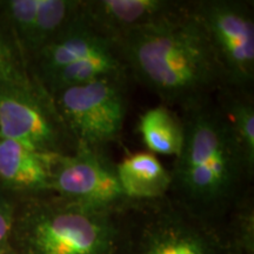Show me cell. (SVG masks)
<instances>
[{
  "instance_id": "obj_13",
  "label": "cell",
  "mask_w": 254,
  "mask_h": 254,
  "mask_svg": "<svg viewBox=\"0 0 254 254\" xmlns=\"http://www.w3.org/2000/svg\"><path fill=\"white\" fill-rule=\"evenodd\" d=\"M124 195L129 201H151L168 195L171 173L150 152L127 154L116 164Z\"/></svg>"
},
{
  "instance_id": "obj_8",
  "label": "cell",
  "mask_w": 254,
  "mask_h": 254,
  "mask_svg": "<svg viewBox=\"0 0 254 254\" xmlns=\"http://www.w3.org/2000/svg\"><path fill=\"white\" fill-rule=\"evenodd\" d=\"M50 193L64 199L109 209H126L116 164L105 150L78 145L71 154H55Z\"/></svg>"
},
{
  "instance_id": "obj_15",
  "label": "cell",
  "mask_w": 254,
  "mask_h": 254,
  "mask_svg": "<svg viewBox=\"0 0 254 254\" xmlns=\"http://www.w3.org/2000/svg\"><path fill=\"white\" fill-rule=\"evenodd\" d=\"M138 132L141 140L152 154L177 157L184 140L182 118L166 105L146 110L139 117Z\"/></svg>"
},
{
  "instance_id": "obj_9",
  "label": "cell",
  "mask_w": 254,
  "mask_h": 254,
  "mask_svg": "<svg viewBox=\"0 0 254 254\" xmlns=\"http://www.w3.org/2000/svg\"><path fill=\"white\" fill-rule=\"evenodd\" d=\"M177 0H80L79 18L100 37L116 44L129 32L179 11Z\"/></svg>"
},
{
  "instance_id": "obj_14",
  "label": "cell",
  "mask_w": 254,
  "mask_h": 254,
  "mask_svg": "<svg viewBox=\"0 0 254 254\" xmlns=\"http://www.w3.org/2000/svg\"><path fill=\"white\" fill-rule=\"evenodd\" d=\"M215 101L230 126L247 170L254 177L253 93H244L234 88L225 87L215 95Z\"/></svg>"
},
{
  "instance_id": "obj_16",
  "label": "cell",
  "mask_w": 254,
  "mask_h": 254,
  "mask_svg": "<svg viewBox=\"0 0 254 254\" xmlns=\"http://www.w3.org/2000/svg\"><path fill=\"white\" fill-rule=\"evenodd\" d=\"M80 0H39L36 23L25 55L32 58L78 17Z\"/></svg>"
},
{
  "instance_id": "obj_17",
  "label": "cell",
  "mask_w": 254,
  "mask_h": 254,
  "mask_svg": "<svg viewBox=\"0 0 254 254\" xmlns=\"http://www.w3.org/2000/svg\"><path fill=\"white\" fill-rule=\"evenodd\" d=\"M2 6L9 30L13 33L21 53H25L36 23L39 0H9Z\"/></svg>"
},
{
  "instance_id": "obj_11",
  "label": "cell",
  "mask_w": 254,
  "mask_h": 254,
  "mask_svg": "<svg viewBox=\"0 0 254 254\" xmlns=\"http://www.w3.org/2000/svg\"><path fill=\"white\" fill-rule=\"evenodd\" d=\"M113 43L100 37L78 17L58 37L46 45L34 58L36 75L40 78L73 62L85 58Z\"/></svg>"
},
{
  "instance_id": "obj_10",
  "label": "cell",
  "mask_w": 254,
  "mask_h": 254,
  "mask_svg": "<svg viewBox=\"0 0 254 254\" xmlns=\"http://www.w3.org/2000/svg\"><path fill=\"white\" fill-rule=\"evenodd\" d=\"M53 155L0 139V182L11 190L50 193Z\"/></svg>"
},
{
  "instance_id": "obj_3",
  "label": "cell",
  "mask_w": 254,
  "mask_h": 254,
  "mask_svg": "<svg viewBox=\"0 0 254 254\" xmlns=\"http://www.w3.org/2000/svg\"><path fill=\"white\" fill-rule=\"evenodd\" d=\"M28 201L13 231L24 254H119L124 232L119 215L126 209L94 207L53 193Z\"/></svg>"
},
{
  "instance_id": "obj_4",
  "label": "cell",
  "mask_w": 254,
  "mask_h": 254,
  "mask_svg": "<svg viewBox=\"0 0 254 254\" xmlns=\"http://www.w3.org/2000/svg\"><path fill=\"white\" fill-rule=\"evenodd\" d=\"M0 139L51 154H71L78 145L52 95L36 79L0 84Z\"/></svg>"
},
{
  "instance_id": "obj_18",
  "label": "cell",
  "mask_w": 254,
  "mask_h": 254,
  "mask_svg": "<svg viewBox=\"0 0 254 254\" xmlns=\"http://www.w3.org/2000/svg\"><path fill=\"white\" fill-rule=\"evenodd\" d=\"M15 207L8 198L0 194V254L7 245L13 231Z\"/></svg>"
},
{
  "instance_id": "obj_1",
  "label": "cell",
  "mask_w": 254,
  "mask_h": 254,
  "mask_svg": "<svg viewBox=\"0 0 254 254\" xmlns=\"http://www.w3.org/2000/svg\"><path fill=\"white\" fill-rule=\"evenodd\" d=\"M114 45L128 77L157 94L164 105L183 110L228 87L217 53L189 1Z\"/></svg>"
},
{
  "instance_id": "obj_5",
  "label": "cell",
  "mask_w": 254,
  "mask_h": 254,
  "mask_svg": "<svg viewBox=\"0 0 254 254\" xmlns=\"http://www.w3.org/2000/svg\"><path fill=\"white\" fill-rule=\"evenodd\" d=\"M144 217L127 254H233L215 228L166 195L136 201Z\"/></svg>"
},
{
  "instance_id": "obj_6",
  "label": "cell",
  "mask_w": 254,
  "mask_h": 254,
  "mask_svg": "<svg viewBox=\"0 0 254 254\" xmlns=\"http://www.w3.org/2000/svg\"><path fill=\"white\" fill-rule=\"evenodd\" d=\"M127 79H100L52 95L77 145L105 150L118 140L128 110Z\"/></svg>"
},
{
  "instance_id": "obj_12",
  "label": "cell",
  "mask_w": 254,
  "mask_h": 254,
  "mask_svg": "<svg viewBox=\"0 0 254 254\" xmlns=\"http://www.w3.org/2000/svg\"><path fill=\"white\" fill-rule=\"evenodd\" d=\"M106 78H128L116 45L97 51L85 58L34 79L53 95L66 88L81 86Z\"/></svg>"
},
{
  "instance_id": "obj_7",
  "label": "cell",
  "mask_w": 254,
  "mask_h": 254,
  "mask_svg": "<svg viewBox=\"0 0 254 254\" xmlns=\"http://www.w3.org/2000/svg\"><path fill=\"white\" fill-rule=\"evenodd\" d=\"M190 8L205 28L224 68L228 87L253 93V2L243 0H193Z\"/></svg>"
},
{
  "instance_id": "obj_2",
  "label": "cell",
  "mask_w": 254,
  "mask_h": 254,
  "mask_svg": "<svg viewBox=\"0 0 254 254\" xmlns=\"http://www.w3.org/2000/svg\"><path fill=\"white\" fill-rule=\"evenodd\" d=\"M180 118L184 140L170 171L168 196L209 224L234 207L253 176L215 97L183 109Z\"/></svg>"
}]
</instances>
